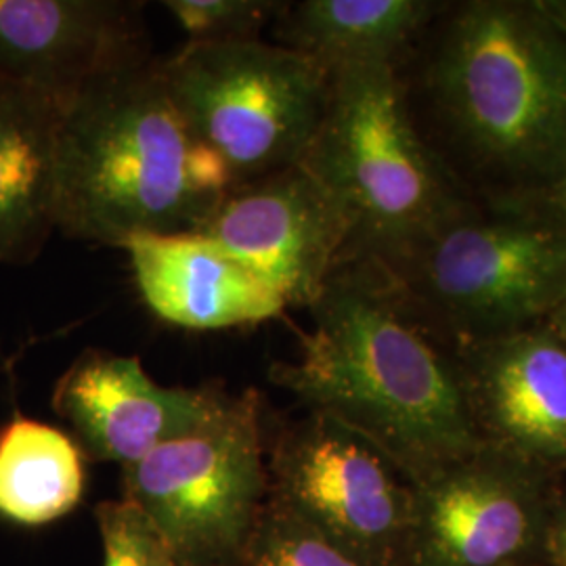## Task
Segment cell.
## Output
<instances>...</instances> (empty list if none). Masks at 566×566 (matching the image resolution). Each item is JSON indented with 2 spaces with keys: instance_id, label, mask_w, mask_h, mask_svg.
<instances>
[{
  "instance_id": "1",
  "label": "cell",
  "mask_w": 566,
  "mask_h": 566,
  "mask_svg": "<svg viewBox=\"0 0 566 566\" xmlns=\"http://www.w3.org/2000/svg\"><path fill=\"white\" fill-rule=\"evenodd\" d=\"M311 315L298 359L271 365L273 385L364 437L411 483L485 449L462 374L378 264L346 259Z\"/></svg>"
},
{
  "instance_id": "2",
  "label": "cell",
  "mask_w": 566,
  "mask_h": 566,
  "mask_svg": "<svg viewBox=\"0 0 566 566\" xmlns=\"http://www.w3.org/2000/svg\"><path fill=\"white\" fill-rule=\"evenodd\" d=\"M233 187L145 57L86 84L63 105L57 231L122 248L133 235L198 231Z\"/></svg>"
},
{
  "instance_id": "3",
  "label": "cell",
  "mask_w": 566,
  "mask_h": 566,
  "mask_svg": "<svg viewBox=\"0 0 566 566\" xmlns=\"http://www.w3.org/2000/svg\"><path fill=\"white\" fill-rule=\"evenodd\" d=\"M430 82L453 133L489 168L546 189L565 172L566 23L549 2H468Z\"/></svg>"
},
{
  "instance_id": "4",
  "label": "cell",
  "mask_w": 566,
  "mask_h": 566,
  "mask_svg": "<svg viewBox=\"0 0 566 566\" xmlns=\"http://www.w3.org/2000/svg\"><path fill=\"white\" fill-rule=\"evenodd\" d=\"M301 164L348 219L346 259H392L465 214L411 122L395 63L329 74L324 116Z\"/></svg>"
},
{
  "instance_id": "5",
  "label": "cell",
  "mask_w": 566,
  "mask_h": 566,
  "mask_svg": "<svg viewBox=\"0 0 566 566\" xmlns=\"http://www.w3.org/2000/svg\"><path fill=\"white\" fill-rule=\"evenodd\" d=\"M371 261V259H367ZM420 315L464 343L546 324L566 298V221L462 214L403 254L371 261Z\"/></svg>"
},
{
  "instance_id": "6",
  "label": "cell",
  "mask_w": 566,
  "mask_h": 566,
  "mask_svg": "<svg viewBox=\"0 0 566 566\" xmlns=\"http://www.w3.org/2000/svg\"><path fill=\"white\" fill-rule=\"evenodd\" d=\"M166 88L233 185L301 164L324 116L329 74L263 41L187 42L163 61Z\"/></svg>"
},
{
  "instance_id": "7",
  "label": "cell",
  "mask_w": 566,
  "mask_h": 566,
  "mask_svg": "<svg viewBox=\"0 0 566 566\" xmlns=\"http://www.w3.org/2000/svg\"><path fill=\"white\" fill-rule=\"evenodd\" d=\"M122 483L177 566H242L269 495L261 395L233 397L212 424L126 465Z\"/></svg>"
},
{
  "instance_id": "8",
  "label": "cell",
  "mask_w": 566,
  "mask_h": 566,
  "mask_svg": "<svg viewBox=\"0 0 566 566\" xmlns=\"http://www.w3.org/2000/svg\"><path fill=\"white\" fill-rule=\"evenodd\" d=\"M266 474L271 504L359 565L407 560L413 483L357 432L311 411L280 432Z\"/></svg>"
},
{
  "instance_id": "9",
  "label": "cell",
  "mask_w": 566,
  "mask_h": 566,
  "mask_svg": "<svg viewBox=\"0 0 566 566\" xmlns=\"http://www.w3.org/2000/svg\"><path fill=\"white\" fill-rule=\"evenodd\" d=\"M198 233L263 280L285 306L311 308L344 263L350 224L303 164L233 185Z\"/></svg>"
},
{
  "instance_id": "10",
  "label": "cell",
  "mask_w": 566,
  "mask_h": 566,
  "mask_svg": "<svg viewBox=\"0 0 566 566\" xmlns=\"http://www.w3.org/2000/svg\"><path fill=\"white\" fill-rule=\"evenodd\" d=\"M546 533L533 468L481 453L413 483L411 566H516Z\"/></svg>"
},
{
  "instance_id": "11",
  "label": "cell",
  "mask_w": 566,
  "mask_h": 566,
  "mask_svg": "<svg viewBox=\"0 0 566 566\" xmlns=\"http://www.w3.org/2000/svg\"><path fill=\"white\" fill-rule=\"evenodd\" d=\"M233 397L158 385L137 357L88 348L61 376L53 409L99 462L137 464L158 447L219 420Z\"/></svg>"
},
{
  "instance_id": "12",
  "label": "cell",
  "mask_w": 566,
  "mask_h": 566,
  "mask_svg": "<svg viewBox=\"0 0 566 566\" xmlns=\"http://www.w3.org/2000/svg\"><path fill=\"white\" fill-rule=\"evenodd\" d=\"M464 365L481 439L526 468L566 464V343L549 322L464 343Z\"/></svg>"
},
{
  "instance_id": "13",
  "label": "cell",
  "mask_w": 566,
  "mask_h": 566,
  "mask_svg": "<svg viewBox=\"0 0 566 566\" xmlns=\"http://www.w3.org/2000/svg\"><path fill=\"white\" fill-rule=\"evenodd\" d=\"M149 57L139 2L0 0V78L67 103L86 84Z\"/></svg>"
},
{
  "instance_id": "14",
  "label": "cell",
  "mask_w": 566,
  "mask_h": 566,
  "mask_svg": "<svg viewBox=\"0 0 566 566\" xmlns=\"http://www.w3.org/2000/svg\"><path fill=\"white\" fill-rule=\"evenodd\" d=\"M145 304L166 324L196 332L280 317L282 298L198 231L133 235L122 245Z\"/></svg>"
},
{
  "instance_id": "15",
  "label": "cell",
  "mask_w": 566,
  "mask_h": 566,
  "mask_svg": "<svg viewBox=\"0 0 566 566\" xmlns=\"http://www.w3.org/2000/svg\"><path fill=\"white\" fill-rule=\"evenodd\" d=\"M57 97L0 78V264L32 263L57 231Z\"/></svg>"
},
{
  "instance_id": "16",
  "label": "cell",
  "mask_w": 566,
  "mask_h": 566,
  "mask_svg": "<svg viewBox=\"0 0 566 566\" xmlns=\"http://www.w3.org/2000/svg\"><path fill=\"white\" fill-rule=\"evenodd\" d=\"M428 0H304L283 4L280 44L317 61L327 74L365 63H392L432 18Z\"/></svg>"
},
{
  "instance_id": "17",
  "label": "cell",
  "mask_w": 566,
  "mask_h": 566,
  "mask_svg": "<svg viewBox=\"0 0 566 566\" xmlns=\"http://www.w3.org/2000/svg\"><path fill=\"white\" fill-rule=\"evenodd\" d=\"M81 447L55 426L15 416L0 430V516L46 525L81 504Z\"/></svg>"
},
{
  "instance_id": "18",
  "label": "cell",
  "mask_w": 566,
  "mask_h": 566,
  "mask_svg": "<svg viewBox=\"0 0 566 566\" xmlns=\"http://www.w3.org/2000/svg\"><path fill=\"white\" fill-rule=\"evenodd\" d=\"M242 566H361L282 507L266 502Z\"/></svg>"
},
{
  "instance_id": "19",
  "label": "cell",
  "mask_w": 566,
  "mask_h": 566,
  "mask_svg": "<svg viewBox=\"0 0 566 566\" xmlns=\"http://www.w3.org/2000/svg\"><path fill=\"white\" fill-rule=\"evenodd\" d=\"M285 2L273 0H166L164 9L175 18L191 42L261 41L259 34L277 20Z\"/></svg>"
},
{
  "instance_id": "20",
  "label": "cell",
  "mask_w": 566,
  "mask_h": 566,
  "mask_svg": "<svg viewBox=\"0 0 566 566\" xmlns=\"http://www.w3.org/2000/svg\"><path fill=\"white\" fill-rule=\"evenodd\" d=\"M103 566H177L163 535L128 500L103 502L95 510Z\"/></svg>"
},
{
  "instance_id": "21",
  "label": "cell",
  "mask_w": 566,
  "mask_h": 566,
  "mask_svg": "<svg viewBox=\"0 0 566 566\" xmlns=\"http://www.w3.org/2000/svg\"><path fill=\"white\" fill-rule=\"evenodd\" d=\"M544 537H546L547 552L552 560L556 566H566V507L549 525H546Z\"/></svg>"
},
{
  "instance_id": "22",
  "label": "cell",
  "mask_w": 566,
  "mask_h": 566,
  "mask_svg": "<svg viewBox=\"0 0 566 566\" xmlns=\"http://www.w3.org/2000/svg\"><path fill=\"white\" fill-rule=\"evenodd\" d=\"M547 193H549V206H552V212L556 217H560L563 221H566V170L547 187Z\"/></svg>"
},
{
  "instance_id": "23",
  "label": "cell",
  "mask_w": 566,
  "mask_h": 566,
  "mask_svg": "<svg viewBox=\"0 0 566 566\" xmlns=\"http://www.w3.org/2000/svg\"><path fill=\"white\" fill-rule=\"evenodd\" d=\"M549 325L563 336V340L566 343V298L565 303L558 306V311L549 317Z\"/></svg>"
},
{
  "instance_id": "24",
  "label": "cell",
  "mask_w": 566,
  "mask_h": 566,
  "mask_svg": "<svg viewBox=\"0 0 566 566\" xmlns=\"http://www.w3.org/2000/svg\"><path fill=\"white\" fill-rule=\"evenodd\" d=\"M549 7H552L554 13L566 23V2H549Z\"/></svg>"
}]
</instances>
